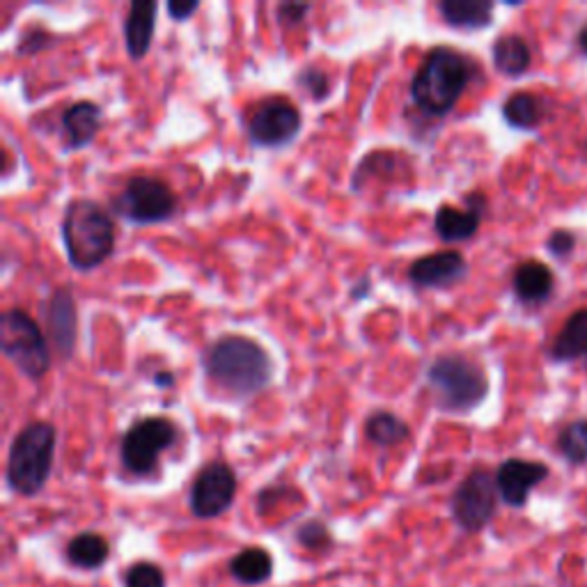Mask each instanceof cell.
Here are the masks:
<instances>
[{"label": "cell", "mask_w": 587, "mask_h": 587, "mask_svg": "<svg viewBox=\"0 0 587 587\" xmlns=\"http://www.w3.org/2000/svg\"><path fill=\"white\" fill-rule=\"evenodd\" d=\"M548 477V466L539 461H528L511 457L505 459L496 470V487L498 496L505 505L521 509L526 507L535 487H539Z\"/></svg>", "instance_id": "7c38bea8"}, {"label": "cell", "mask_w": 587, "mask_h": 587, "mask_svg": "<svg viewBox=\"0 0 587 587\" xmlns=\"http://www.w3.org/2000/svg\"><path fill=\"white\" fill-rule=\"evenodd\" d=\"M558 452L571 466L587 464V418L567 422L558 434Z\"/></svg>", "instance_id": "484cf974"}, {"label": "cell", "mask_w": 587, "mask_h": 587, "mask_svg": "<svg viewBox=\"0 0 587 587\" xmlns=\"http://www.w3.org/2000/svg\"><path fill=\"white\" fill-rule=\"evenodd\" d=\"M230 574L241 585H262L273 574V558L262 546H248L230 560Z\"/></svg>", "instance_id": "7402d4cb"}, {"label": "cell", "mask_w": 587, "mask_h": 587, "mask_svg": "<svg viewBox=\"0 0 587 587\" xmlns=\"http://www.w3.org/2000/svg\"><path fill=\"white\" fill-rule=\"evenodd\" d=\"M468 273V262L459 250H438L418 257L409 267V280L416 287L440 289L464 280Z\"/></svg>", "instance_id": "4fadbf2b"}, {"label": "cell", "mask_w": 587, "mask_h": 587, "mask_svg": "<svg viewBox=\"0 0 587 587\" xmlns=\"http://www.w3.org/2000/svg\"><path fill=\"white\" fill-rule=\"evenodd\" d=\"M365 289H367V291H370V278H362V280H360V285L351 289V294H354V299H360V297H365Z\"/></svg>", "instance_id": "e575fe53"}, {"label": "cell", "mask_w": 587, "mask_h": 587, "mask_svg": "<svg viewBox=\"0 0 587 587\" xmlns=\"http://www.w3.org/2000/svg\"><path fill=\"white\" fill-rule=\"evenodd\" d=\"M585 372H587V356H585Z\"/></svg>", "instance_id": "8d00e7d4"}, {"label": "cell", "mask_w": 587, "mask_h": 587, "mask_svg": "<svg viewBox=\"0 0 587 587\" xmlns=\"http://www.w3.org/2000/svg\"><path fill=\"white\" fill-rule=\"evenodd\" d=\"M494 67L507 79H519L533 64V51L521 34H500L491 47Z\"/></svg>", "instance_id": "ffe728a7"}, {"label": "cell", "mask_w": 587, "mask_h": 587, "mask_svg": "<svg viewBox=\"0 0 587 587\" xmlns=\"http://www.w3.org/2000/svg\"><path fill=\"white\" fill-rule=\"evenodd\" d=\"M155 384H157L159 388H172V386H175V375L168 372V370L157 372V375H155Z\"/></svg>", "instance_id": "836d02e7"}, {"label": "cell", "mask_w": 587, "mask_h": 587, "mask_svg": "<svg viewBox=\"0 0 587 587\" xmlns=\"http://www.w3.org/2000/svg\"><path fill=\"white\" fill-rule=\"evenodd\" d=\"M207 377L235 397L262 392L273 379V360L265 347L243 336L218 338L205 351Z\"/></svg>", "instance_id": "6da1fadb"}, {"label": "cell", "mask_w": 587, "mask_h": 587, "mask_svg": "<svg viewBox=\"0 0 587 587\" xmlns=\"http://www.w3.org/2000/svg\"><path fill=\"white\" fill-rule=\"evenodd\" d=\"M511 289L517 294V299L526 306H539L550 299V294L556 289V276L544 262L526 260L511 276Z\"/></svg>", "instance_id": "2e32d148"}, {"label": "cell", "mask_w": 587, "mask_h": 587, "mask_svg": "<svg viewBox=\"0 0 587 587\" xmlns=\"http://www.w3.org/2000/svg\"><path fill=\"white\" fill-rule=\"evenodd\" d=\"M472 79V62L452 47H436L411 81V99L427 116H448Z\"/></svg>", "instance_id": "3957f363"}, {"label": "cell", "mask_w": 587, "mask_h": 587, "mask_svg": "<svg viewBox=\"0 0 587 587\" xmlns=\"http://www.w3.org/2000/svg\"><path fill=\"white\" fill-rule=\"evenodd\" d=\"M0 351L32 381H40L51 370L49 340L37 321L21 308H12L0 317Z\"/></svg>", "instance_id": "8992f818"}, {"label": "cell", "mask_w": 587, "mask_h": 587, "mask_svg": "<svg viewBox=\"0 0 587 587\" xmlns=\"http://www.w3.org/2000/svg\"><path fill=\"white\" fill-rule=\"evenodd\" d=\"M297 541L304 548L312 550V554H321V550L330 548V544H334V537H330L328 528L321 521L312 519V521H306L297 528Z\"/></svg>", "instance_id": "83f0119b"}, {"label": "cell", "mask_w": 587, "mask_h": 587, "mask_svg": "<svg viewBox=\"0 0 587 587\" xmlns=\"http://www.w3.org/2000/svg\"><path fill=\"white\" fill-rule=\"evenodd\" d=\"M503 118L511 129L533 131L544 120V103L537 94L528 90H519L505 99L503 103Z\"/></svg>", "instance_id": "603a6c76"}, {"label": "cell", "mask_w": 587, "mask_h": 587, "mask_svg": "<svg viewBox=\"0 0 587 587\" xmlns=\"http://www.w3.org/2000/svg\"><path fill=\"white\" fill-rule=\"evenodd\" d=\"M482 216L485 213L475 211L470 207L459 209L452 205H444V207H438L434 213V230L440 239L448 243L468 241L470 237L477 235V230H480Z\"/></svg>", "instance_id": "ac0fdd59"}, {"label": "cell", "mask_w": 587, "mask_h": 587, "mask_svg": "<svg viewBox=\"0 0 587 587\" xmlns=\"http://www.w3.org/2000/svg\"><path fill=\"white\" fill-rule=\"evenodd\" d=\"M110 546L99 533H81L67 544V560L77 569H99L106 565Z\"/></svg>", "instance_id": "cb8c5ba5"}, {"label": "cell", "mask_w": 587, "mask_h": 587, "mask_svg": "<svg viewBox=\"0 0 587 587\" xmlns=\"http://www.w3.org/2000/svg\"><path fill=\"white\" fill-rule=\"evenodd\" d=\"M60 235L69 265L79 271L101 267L116 250V220L88 198L71 200L64 207Z\"/></svg>", "instance_id": "7a4b0ae2"}, {"label": "cell", "mask_w": 587, "mask_h": 587, "mask_svg": "<svg viewBox=\"0 0 587 587\" xmlns=\"http://www.w3.org/2000/svg\"><path fill=\"white\" fill-rule=\"evenodd\" d=\"M49 340L62 358H69L77 345V304L67 289H56L47 304Z\"/></svg>", "instance_id": "5bb4252c"}, {"label": "cell", "mask_w": 587, "mask_h": 587, "mask_svg": "<svg viewBox=\"0 0 587 587\" xmlns=\"http://www.w3.org/2000/svg\"><path fill=\"white\" fill-rule=\"evenodd\" d=\"M56 427L44 420L28 422L17 431L8 452L6 480L19 496H37L49 482L56 452Z\"/></svg>", "instance_id": "277c9868"}, {"label": "cell", "mask_w": 587, "mask_h": 587, "mask_svg": "<svg viewBox=\"0 0 587 587\" xmlns=\"http://www.w3.org/2000/svg\"><path fill=\"white\" fill-rule=\"evenodd\" d=\"M496 475L487 468L470 470L450 498V511L455 524L464 533H480L496 517L498 507Z\"/></svg>", "instance_id": "ba28073f"}, {"label": "cell", "mask_w": 587, "mask_h": 587, "mask_svg": "<svg viewBox=\"0 0 587 587\" xmlns=\"http://www.w3.org/2000/svg\"><path fill=\"white\" fill-rule=\"evenodd\" d=\"M301 110L282 97H271L255 106L248 120V136L260 147H280L299 136Z\"/></svg>", "instance_id": "8fae6325"}, {"label": "cell", "mask_w": 587, "mask_h": 587, "mask_svg": "<svg viewBox=\"0 0 587 587\" xmlns=\"http://www.w3.org/2000/svg\"><path fill=\"white\" fill-rule=\"evenodd\" d=\"M310 10H312L310 3H280L276 12L282 26H299Z\"/></svg>", "instance_id": "1f68e13d"}, {"label": "cell", "mask_w": 587, "mask_h": 587, "mask_svg": "<svg viewBox=\"0 0 587 587\" xmlns=\"http://www.w3.org/2000/svg\"><path fill=\"white\" fill-rule=\"evenodd\" d=\"M159 6L155 0H133L125 17V44L133 60H142L152 47Z\"/></svg>", "instance_id": "9a60e30c"}, {"label": "cell", "mask_w": 587, "mask_h": 587, "mask_svg": "<svg viewBox=\"0 0 587 587\" xmlns=\"http://www.w3.org/2000/svg\"><path fill=\"white\" fill-rule=\"evenodd\" d=\"M237 496V475L226 461H209L191 485L189 505L198 519H216L226 514Z\"/></svg>", "instance_id": "30bf717a"}, {"label": "cell", "mask_w": 587, "mask_h": 587, "mask_svg": "<svg viewBox=\"0 0 587 587\" xmlns=\"http://www.w3.org/2000/svg\"><path fill=\"white\" fill-rule=\"evenodd\" d=\"M365 436L375 446L392 448L404 444L411 436V429L392 411H375L365 420Z\"/></svg>", "instance_id": "d4e9b609"}, {"label": "cell", "mask_w": 587, "mask_h": 587, "mask_svg": "<svg viewBox=\"0 0 587 587\" xmlns=\"http://www.w3.org/2000/svg\"><path fill=\"white\" fill-rule=\"evenodd\" d=\"M297 86L312 97L315 101H324L330 94V81H328V73L317 69V67H304L297 77Z\"/></svg>", "instance_id": "f1b7e54d"}, {"label": "cell", "mask_w": 587, "mask_h": 587, "mask_svg": "<svg viewBox=\"0 0 587 587\" xmlns=\"http://www.w3.org/2000/svg\"><path fill=\"white\" fill-rule=\"evenodd\" d=\"M438 14L452 28L482 30L494 21V3L489 0H440Z\"/></svg>", "instance_id": "d6986e66"}, {"label": "cell", "mask_w": 587, "mask_h": 587, "mask_svg": "<svg viewBox=\"0 0 587 587\" xmlns=\"http://www.w3.org/2000/svg\"><path fill=\"white\" fill-rule=\"evenodd\" d=\"M200 10L198 0H168V14L175 21H183Z\"/></svg>", "instance_id": "d6a6232c"}, {"label": "cell", "mask_w": 587, "mask_h": 587, "mask_svg": "<svg viewBox=\"0 0 587 587\" xmlns=\"http://www.w3.org/2000/svg\"><path fill=\"white\" fill-rule=\"evenodd\" d=\"M587 356V308H580L569 315L563 324L560 334L550 345V358L556 362H571Z\"/></svg>", "instance_id": "44dd1931"}, {"label": "cell", "mask_w": 587, "mask_h": 587, "mask_svg": "<svg viewBox=\"0 0 587 587\" xmlns=\"http://www.w3.org/2000/svg\"><path fill=\"white\" fill-rule=\"evenodd\" d=\"M427 384L436 407L448 414H468L489 395L487 372L461 354L436 356L427 367Z\"/></svg>", "instance_id": "5b68a950"}, {"label": "cell", "mask_w": 587, "mask_h": 587, "mask_svg": "<svg viewBox=\"0 0 587 587\" xmlns=\"http://www.w3.org/2000/svg\"><path fill=\"white\" fill-rule=\"evenodd\" d=\"M177 436L179 429L168 418H140L122 436L120 459L125 468L133 475H150L157 468L159 455L175 446Z\"/></svg>", "instance_id": "52a82bcc"}, {"label": "cell", "mask_w": 587, "mask_h": 587, "mask_svg": "<svg viewBox=\"0 0 587 587\" xmlns=\"http://www.w3.org/2000/svg\"><path fill=\"white\" fill-rule=\"evenodd\" d=\"M578 49L583 56H587V23L578 30Z\"/></svg>", "instance_id": "d590c367"}, {"label": "cell", "mask_w": 587, "mask_h": 587, "mask_svg": "<svg viewBox=\"0 0 587 587\" xmlns=\"http://www.w3.org/2000/svg\"><path fill=\"white\" fill-rule=\"evenodd\" d=\"M546 248L558 260H567L576 250V235L569 230H554L546 239Z\"/></svg>", "instance_id": "4dcf8cb0"}, {"label": "cell", "mask_w": 587, "mask_h": 587, "mask_svg": "<svg viewBox=\"0 0 587 587\" xmlns=\"http://www.w3.org/2000/svg\"><path fill=\"white\" fill-rule=\"evenodd\" d=\"M125 587H166V574L155 563H136L125 574Z\"/></svg>", "instance_id": "4316f807"}, {"label": "cell", "mask_w": 587, "mask_h": 587, "mask_svg": "<svg viewBox=\"0 0 587 587\" xmlns=\"http://www.w3.org/2000/svg\"><path fill=\"white\" fill-rule=\"evenodd\" d=\"M116 211L138 226H155L168 220L177 209V198L163 179L136 175L113 202Z\"/></svg>", "instance_id": "9c48e42d"}, {"label": "cell", "mask_w": 587, "mask_h": 587, "mask_svg": "<svg viewBox=\"0 0 587 587\" xmlns=\"http://www.w3.org/2000/svg\"><path fill=\"white\" fill-rule=\"evenodd\" d=\"M51 44H53V34L49 30H44L42 26H34V28L23 32L21 42L17 44V53L19 56H34V53L49 49Z\"/></svg>", "instance_id": "f546056e"}, {"label": "cell", "mask_w": 587, "mask_h": 587, "mask_svg": "<svg viewBox=\"0 0 587 587\" xmlns=\"http://www.w3.org/2000/svg\"><path fill=\"white\" fill-rule=\"evenodd\" d=\"M101 106L94 101H77L71 103L64 113H62V129L67 133V142L73 150H79V147H86L88 142H92L101 129Z\"/></svg>", "instance_id": "e0dca14e"}]
</instances>
